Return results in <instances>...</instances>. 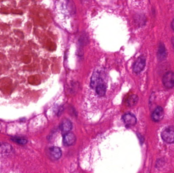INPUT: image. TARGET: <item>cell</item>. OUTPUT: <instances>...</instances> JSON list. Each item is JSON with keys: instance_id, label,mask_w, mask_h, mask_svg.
<instances>
[{"instance_id": "obj_12", "label": "cell", "mask_w": 174, "mask_h": 173, "mask_svg": "<svg viewBox=\"0 0 174 173\" xmlns=\"http://www.w3.org/2000/svg\"><path fill=\"white\" fill-rule=\"evenodd\" d=\"M158 59L159 60H163L166 58L167 52H166V48L164 47L163 44H160L159 46V48L158 50Z\"/></svg>"}, {"instance_id": "obj_7", "label": "cell", "mask_w": 174, "mask_h": 173, "mask_svg": "<svg viewBox=\"0 0 174 173\" xmlns=\"http://www.w3.org/2000/svg\"><path fill=\"white\" fill-rule=\"evenodd\" d=\"M123 121L127 126H133L137 124V118L133 114L131 113H126L123 116Z\"/></svg>"}, {"instance_id": "obj_15", "label": "cell", "mask_w": 174, "mask_h": 173, "mask_svg": "<svg viewBox=\"0 0 174 173\" xmlns=\"http://www.w3.org/2000/svg\"><path fill=\"white\" fill-rule=\"evenodd\" d=\"M0 150L4 152H8L11 150V146L9 144L0 143Z\"/></svg>"}, {"instance_id": "obj_11", "label": "cell", "mask_w": 174, "mask_h": 173, "mask_svg": "<svg viewBox=\"0 0 174 173\" xmlns=\"http://www.w3.org/2000/svg\"><path fill=\"white\" fill-rule=\"evenodd\" d=\"M96 92L100 96H103L106 93V87L104 84L100 83L96 87Z\"/></svg>"}, {"instance_id": "obj_19", "label": "cell", "mask_w": 174, "mask_h": 173, "mask_svg": "<svg viewBox=\"0 0 174 173\" xmlns=\"http://www.w3.org/2000/svg\"><path fill=\"white\" fill-rule=\"evenodd\" d=\"M2 12L3 13H6V14H7V13H8V11H7V10H5V9H3V10H2Z\"/></svg>"}, {"instance_id": "obj_18", "label": "cell", "mask_w": 174, "mask_h": 173, "mask_svg": "<svg viewBox=\"0 0 174 173\" xmlns=\"http://www.w3.org/2000/svg\"><path fill=\"white\" fill-rule=\"evenodd\" d=\"M15 34H17L19 37L21 38L22 39L24 38V35L22 32H21L20 30H15Z\"/></svg>"}, {"instance_id": "obj_5", "label": "cell", "mask_w": 174, "mask_h": 173, "mask_svg": "<svg viewBox=\"0 0 174 173\" xmlns=\"http://www.w3.org/2000/svg\"><path fill=\"white\" fill-rule=\"evenodd\" d=\"M75 141H76V137L72 133L69 132L64 135L63 142L64 145L66 146L73 145L75 143Z\"/></svg>"}, {"instance_id": "obj_8", "label": "cell", "mask_w": 174, "mask_h": 173, "mask_svg": "<svg viewBox=\"0 0 174 173\" xmlns=\"http://www.w3.org/2000/svg\"><path fill=\"white\" fill-rule=\"evenodd\" d=\"M72 128V123L69 120L65 119L63 120L60 124V129L63 133H69Z\"/></svg>"}, {"instance_id": "obj_20", "label": "cell", "mask_w": 174, "mask_h": 173, "mask_svg": "<svg viewBox=\"0 0 174 173\" xmlns=\"http://www.w3.org/2000/svg\"><path fill=\"white\" fill-rule=\"evenodd\" d=\"M171 26L172 29L174 30V19L172 21V22Z\"/></svg>"}, {"instance_id": "obj_13", "label": "cell", "mask_w": 174, "mask_h": 173, "mask_svg": "<svg viewBox=\"0 0 174 173\" xmlns=\"http://www.w3.org/2000/svg\"><path fill=\"white\" fill-rule=\"evenodd\" d=\"M138 98L137 95H132L129 97L126 101V104L129 107L135 106L138 102Z\"/></svg>"}, {"instance_id": "obj_14", "label": "cell", "mask_w": 174, "mask_h": 173, "mask_svg": "<svg viewBox=\"0 0 174 173\" xmlns=\"http://www.w3.org/2000/svg\"><path fill=\"white\" fill-rule=\"evenodd\" d=\"M11 140L14 142L15 143L21 145H25L27 143L26 139L23 138L21 137H12L11 138Z\"/></svg>"}, {"instance_id": "obj_3", "label": "cell", "mask_w": 174, "mask_h": 173, "mask_svg": "<svg viewBox=\"0 0 174 173\" xmlns=\"http://www.w3.org/2000/svg\"><path fill=\"white\" fill-rule=\"evenodd\" d=\"M162 82L164 86L171 88L174 86V73L169 71L166 73L162 78Z\"/></svg>"}, {"instance_id": "obj_10", "label": "cell", "mask_w": 174, "mask_h": 173, "mask_svg": "<svg viewBox=\"0 0 174 173\" xmlns=\"http://www.w3.org/2000/svg\"><path fill=\"white\" fill-rule=\"evenodd\" d=\"M101 79L100 78L99 74L96 72H95L93 74L91 79V86L93 88H96V87L101 82Z\"/></svg>"}, {"instance_id": "obj_4", "label": "cell", "mask_w": 174, "mask_h": 173, "mask_svg": "<svg viewBox=\"0 0 174 173\" xmlns=\"http://www.w3.org/2000/svg\"><path fill=\"white\" fill-rule=\"evenodd\" d=\"M146 65V59L144 56H140L135 61L133 66V71L134 73L138 74L143 70Z\"/></svg>"}, {"instance_id": "obj_6", "label": "cell", "mask_w": 174, "mask_h": 173, "mask_svg": "<svg viewBox=\"0 0 174 173\" xmlns=\"http://www.w3.org/2000/svg\"><path fill=\"white\" fill-rule=\"evenodd\" d=\"M164 114L163 109L162 107L158 106L155 109L153 112L152 113L151 118L153 120V121L158 122L160 121L163 118Z\"/></svg>"}, {"instance_id": "obj_17", "label": "cell", "mask_w": 174, "mask_h": 173, "mask_svg": "<svg viewBox=\"0 0 174 173\" xmlns=\"http://www.w3.org/2000/svg\"><path fill=\"white\" fill-rule=\"evenodd\" d=\"M22 62H24V63H29L30 61V59L29 56H27V55L24 56V57L22 58Z\"/></svg>"}, {"instance_id": "obj_9", "label": "cell", "mask_w": 174, "mask_h": 173, "mask_svg": "<svg viewBox=\"0 0 174 173\" xmlns=\"http://www.w3.org/2000/svg\"><path fill=\"white\" fill-rule=\"evenodd\" d=\"M50 154L51 156L56 159H59L62 156V151L61 149L58 147L53 146L50 147L49 149Z\"/></svg>"}, {"instance_id": "obj_16", "label": "cell", "mask_w": 174, "mask_h": 173, "mask_svg": "<svg viewBox=\"0 0 174 173\" xmlns=\"http://www.w3.org/2000/svg\"><path fill=\"white\" fill-rule=\"evenodd\" d=\"M11 13L14 14H18L21 15L23 13L22 11L19 9H12L11 10Z\"/></svg>"}, {"instance_id": "obj_1", "label": "cell", "mask_w": 174, "mask_h": 173, "mask_svg": "<svg viewBox=\"0 0 174 173\" xmlns=\"http://www.w3.org/2000/svg\"><path fill=\"white\" fill-rule=\"evenodd\" d=\"M163 141L167 143H174V126H167L161 134Z\"/></svg>"}, {"instance_id": "obj_2", "label": "cell", "mask_w": 174, "mask_h": 173, "mask_svg": "<svg viewBox=\"0 0 174 173\" xmlns=\"http://www.w3.org/2000/svg\"><path fill=\"white\" fill-rule=\"evenodd\" d=\"M0 90L5 94H10L12 91V82L11 80L8 78H4L0 80Z\"/></svg>"}]
</instances>
